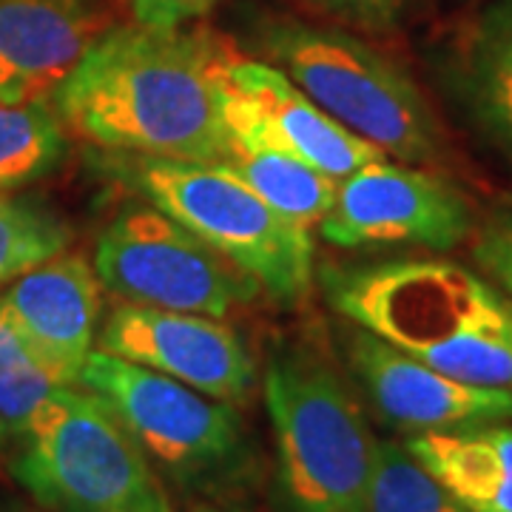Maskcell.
Instances as JSON below:
<instances>
[{
	"label": "cell",
	"mask_w": 512,
	"mask_h": 512,
	"mask_svg": "<svg viewBox=\"0 0 512 512\" xmlns=\"http://www.w3.org/2000/svg\"><path fill=\"white\" fill-rule=\"evenodd\" d=\"M228 55L205 32L114 23L52 103L69 134L109 154L220 165L231 151L222 117Z\"/></svg>",
	"instance_id": "6da1fadb"
},
{
	"label": "cell",
	"mask_w": 512,
	"mask_h": 512,
	"mask_svg": "<svg viewBox=\"0 0 512 512\" xmlns=\"http://www.w3.org/2000/svg\"><path fill=\"white\" fill-rule=\"evenodd\" d=\"M330 311L444 376L512 390V299L481 271L396 256L319 271Z\"/></svg>",
	"instance_id": "7a4b0ae2"
},
{
	"label": "cell",
	"mask_w": 512,
	"mask_h": 512,
	"mask_svg": "<svg viewBox=\"0 0 512 512\" xmlns=\"http://www.w3.org/2000/svg\"><path fill=\"white\" fill-rule=\"evenodd\" d=\"M276 493L288 512H367L376 447L348 384L311 345L279 339L262 370Z\"/></svg>",
	"instance_id": "3957f363"
},
{
	"label": "cell",
	"mask_w": 512,
	"mask_h": 512,
	"mask_svg": "<svg viewBox=\"0 0 512 512\" xmlns=\"http://www.w3.org/2000/svg\"><path fill=\"white\" fill-rule=\"evenodd\" d=\"M9 476L49 512H174L163 476L92 390H52L0 447Z\"/></svg>",
	"instance_id": "277c9868"
},
{
	"label": "cell",
	"mask_w": 512,
	"mask_h": 512,
	"mask_svg": "<svg viewBox=\"0 0 512 512\" xmlns=\"http://www.w3.org/2000/svg\"><path fill=\"white\" fill-rule=\"evenodd\" d=\"M100 165L254 276L268 296L293 305L311 291V228L282 217L222 165L137 154H106Z\"/></svg>",
	"instance_id": "5b68a950"
},
{
	"label": "cell",
	"mask_w": 512,
	"mask_h": 512,
	"mask_svg": "<svg viewBox=\"0 0 512 512\" xmlns=\"http://www.w3.org/2000/svg\"><path fill=\"white\" fill-rule=\"evenodd\" d=\"M276 69L350 134L399 163H430L441 151L436 117L419 86L382 52L339 29L279 20L265 32Z\"/></svg>",
	"instance_id": "8992f818"
},
{
	"label": "cell",
	"mask_w": 512,
	"mask_h": 512,
	"mask_svg": "<svg viewBox=\"0 0 512 512\" xmlns=\"http://www.w3.org/2000/svg\"><path fill=\"white\" fill-rule=\"evenodd\" d=\"M80 387L109 404L154 470L185 490H217L248 461L237 407L171 376L92 350Z\"/></svg>",
	"instance_id": "52a82bcc"
},
{
	"label": "cell",
	"mask_w": 512,
	"mask_h": 512,
	"mask_svg": "<svg viewBox=\"0 0 512 512\" xmlns=\"http://www.w3.org/2000/svg\"><path fill=\"white\" fill-rule=\"evenodd\" d=\"M94 274L126 305L225 319L259 282L146 200L123 205L94 245Z\"/></svg>",
	"instance_id": "ba28073f"
},
{
	"label": "cell",
	"mask_w": 512,
	"mask_h": 512,
	"mask_svg": "<svg viewBox=\"0 0 512 512\" xmlns=\"http://www.w3.org/2000/svg\"><path fill=\"white\" fill-rule=\"evenodd\" d=\"M319 234L348 251H453L473 237V208L439 174L382 157L339 180L336 197L319 220Z\"/></svg>",
	"instance_id": "9c48e42d"
},
{
	"label": "cell",
	"mask_w": 512,
	"mask_h": 512,
	"mask_svg": "<svg viewBox=\"0 0 512 512\" xmlns=\"http://www.w3.org/2000/svg\"><path fill=\"white\" fill-rule=\"evenodd\" d=\"M222 117L231 148H285L333 180H345L384 157L319 109L271 60L228 55L222 69Z\"/></svg>",
	"instance_id": "30bf717a"
},
{
	"label": "cell",
	"mask_w": 512,
	"mask_h": 512,
	"mask_svg": "<svg viewBox=\"0 0 512 512\" xmlns=\"http://www.w3.org/2000/svg\"><path fill=\"white\" fill-rule=\"evenodd\" d=\"M94 350L157 370L211 399L245 404L259 370L254 353L220 316L117 305L97 333Z\"/></svg>",
	"instance_id": "8fae6325"
},
{
	"label": "cell",
	"mask_w": 512,
	"mask_h": 512,
	"mask_svg": "<svg viewBox=\"0 0 512 512\" xmlns=\"http://www.w3.org/2000/svg\"><path fill=\"white\" fill-rule=\"evenodd\" d=\"M342 348L384 424L407 436L512 421V390L458 382L356 325H348Z\"/></svg>",
	"instance_id": "7c38bea8"
},
{
	"label": "cell",
	"mask_w": 512,
	"mask_h": 512,
	"mask_svg": "<svg viewBox=\"0 0 512 512\" xmlns=\"http://www.w3.org/2000/svg\"><path fill=\"white\" fill-rule=\"evenodd\" d=\"M100 288L92 259L63 251L15 276L0 293L12 325L66 384H80V370L97 345Z\"/></svg>",
	"instance_id": "4fadbf2b"
},
{
	"label": "cell",
	"mask_w": 512,
	"mask_h": 512,
	"mask_svg": "<svg viewBox=\"0 0 512 512\" xmlns=\"http://www.w3.org/2000/svg\"><path fill=\"white\" fill-rule=\"evenodd\" d=\"M111 26V0H0V100L52 97Z\"/></svg>",
	"instance_id": "5bb4252c"
},
{
	"label": "cell",
	"mask_w": 512,
	"mask_h": 512,
	"mask_svg": "<svg viewBox=\"0 0 512 512\" xmlns=\"http://www.w3.org/2000/svg\"><path fill=\"white\" fill-rule=\"evenodd\" d=\"M404 450L470 512H512V421L407 436Z\"/></svg>",
	"instance_id": "9a60e30c"
},
{
	"label": "cell",
	"mask_w": 512,
	"mask_h": 512,
	"mask_svg": "<svg viewBox=\"0 0 512 512\" xmlns=\"http://www.w3.org/2000/svg\"><path fill=\"white\" fill-rule=\"evenodd\" d=\"M464 97L476 123L512 160V0H493L467 40Z\"/></svg>",
	"instance_id": "2e32d148"
},
{
	"label": "cell",
	"mask_w": 512,
	"mask_h": 512,
	"mask_svg": "<svg viewBox=\"0 0 512 512\" xmlns=\"http://www.w3.org/2000/svg\"><path fill=\"white\" fill-rule=\"evenodd\" d=\"M220 165L282 217L308 228L319 225L339 188V180L285 148H231V154Z\"/></svg>",
	"instance_id": "e0dca14e"
},
{
	"label": "cell",
	"mask_w": 512,
	"mask_h": 512,
	"mask_svg": "<svg viewBox=\"0 0 512 512\" xmlns=\"http://www.w3.org/2000/svg\"><path fill=\"white\" fill-rule=\"evenodd\" d=\"M69 151V128L63 126L52 97L0 100V194H15L49 177Z\"/></svg>",
	"instance_id": "ac0fdd59"
},
{
	"label": "cell",
	"mask_w": 512,
	"mask_h": 512,
	"mask_svg": "<svg viewBox=\"0 0 512 512\" xmlns=\"http://www.w3.org/2000/svg\"><path fill=\"white\" fill-rule=\"evenodd\" d=\"M57 387L69 384L37 356L0 305V447Z\"/></svg>",
	"instance_id": "d6986e66"
},
{
	"label": "cell",
	"mask_w": 512,
	"mask_h": 512,
	"mask_svg": "<svg viewBox=\"0 0 512 512\" xmlns=\"http://www.w3.org/2000/svg\"><path fill=\"white\" fill-rule=\"evenodd\" d=\"M72 245V228L52 208L0 194V282L15 279Z\"/></svg>",
	"instance_id": "ffe728a7"
},
{
	"label": "cell",
	"mask_w": 512,
	"mask_h": 512,
	"mask_svg": "<svg viewBox=\"0 0 512 512\" xmlns=\"http://www.w3.org/2000/svg\"><path fill=\"white\" fill-rule=\"evenodd\" d=\"M367 512H470L396 441H379Z\"/></svg>",
	"instance_id": "44dd1931"
},
{
	"label": "cell",
	"mask_w": 512,
	"mask_h": 512,
	"mask_svg": "<svg viewBox=\"0 0 512 512\" xmlns=\"http://www.w3.org/2000/svg\"><path fill=\"white\" fill-rule=\"evenodd\" d=\"M473 259L478 271L512 299V208L498 211L478 228Z\"/></svg>",
	"instance_id": "7402d4cb"
},
{
	"label": "cell",
	"mask_w": 512,
	"mask_h": 512,
	"mask_svg": "<svg viewBox=\"0 0 512 512\" xmlns=\"http://www.w3.org/2000/svg\"><path fill=\"white\" fill-rule=\"evenodd\" d=\"M128 20L148 29H188L211 15L222 0H117Z\"/></svg>",
	"instance_id": "603a6c76"
},
{
	"label": "cell",
	"mask_w": 512,
	"mask_h": 512,
	"mask_svg": "<svg viewBox=\"0 0 512 512\" xmlns=\"http://www.w3.org/2000/svg\"><path fill=\"white\" fill-rule=\"evenodd\" d=\"M325 9H333V12H342V15H350V18H362V20H382L390 18L402 0H313Z\"/></svg>",
	"instance_id": "cb8c5ba5"
},
{
	"label": "cell",
	"mask_w": 512,
	"mask_h": 512,
	"mask_svg": "<svg viewBox=\"0 0 512 512\" xmlns=\"http://www.w3.org/2000/svg\"><path fill=\"white\" fill-rule=\"evenodd\" d=\"M0 512H40L35 510L32 504L20 501V498H12V495H0Z\"/></svg>",
	"instance_id": "d4e9b609"
},
{
	"label": "cell",
	"mask_w": 512,
	"mask_h": 512,
	"mask_svg": "<svg viewBox=\"0 0 512 512\" xmlns=\"http://www.w3.org/2000/svg\"><path fill=\"white\" fill-rule=\"evenodd\" d=\"M188 512H220L217 507H211V504H197V507H191Z\"/></svg>",
	"instance_id": "484cf974"
}]
</instances>
